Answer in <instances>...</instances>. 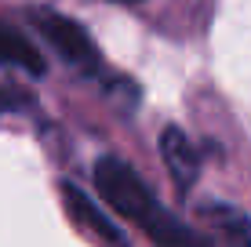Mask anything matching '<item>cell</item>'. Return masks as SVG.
Returning a JSON list of instances; mask_svg holds the SVG:
<instances>
[{
  "mask_svg": "<svg viewBox=\"0 0 251 247\" xmlns=\"http://www.w3.org/2000/svg\"><path fill=\"white\" fill-rule=\"evenodd\" d=\"M207 215H211V222L219 225L237 247H251V218L244 215V211L226 207V203H211V207H207Z\"/></svg>",
  "mask_w": 251,
  "mask_h": 247,
  "instance_id": "cell-6",
  "label": "cell"
},
{
  "mask_svg": "<svg viewBox=\"0 0 251 247\" xmlns=\"http://www.w3.org/2000/svg\"><path fill=\"white\" fill-rule=\"evenodd\" d=\"M95 185L117 215L135 222L157 247H207L201 233H193L189 225H182L175 215H168L160 207V200L150 193V185L120 157H102L95 164Z\"/></svg>",
  "mask_w": 251,
  "mask_h": 247,
  "instance_id": "cell-1",
  "label": "cell"
},
{
  "mask_svg": "<svg viewBox=\"0 0 251 247\" xmlns=\"http://www.w3.org/2000/svg\"><path fill=\"white\" fill-rule=\"evenodd\" d=\"M160 157H164V164H168V171H171V182H175L178 193L186 197L189 185H193L197 175H201V153H197V146L186 138L182 127H164Z\"/></svg>",
  "mask_w": 251,
  "mask_h": 247,
  "instance_id": "cell-4",
  "label": "cell"
},
{
  "mask_svg": "<svg viewBox=\"0 0 251 247\" xmlns=\"http://www.w3.org/2000/svg\"><path fill=\"white\" fill-rule=\"evenodd\" d=\"M117 4H135V0H117Z\"/></svg>",
  "mask_w": 251,
  "mask_h": 247,
  "instance_id": "cell-8",
  "label": "cell"
},
{
  "mask_svg": "<svg viewBox=\"0 0 251 247\" xmlns=\"http://www.w3.org/2000/svg\"><path fill=\"white\" fill-rule=\"evenodd\" d=\"M33 25H37L40 37H44L66 62H73L76 69L95 73L102 66L99 47H95V40L88 37V29H84L80 22L66 19V15H58V11H37V15H33Z\"/></svg>",
  "mask_w": 251,
  "mask_h": 247,
  "instance_id": "cell-2",
  "label": "cell"
},
{
  "mask_svg": "<svg viewBox=\"0 0 251 247\" xmlns=\"http://www.w3.org/2000/svg\"><path fill=\"white\" fill-rule=\"evenodd\" d=\"M15 106H19V95L7 91V88H0V113H4V109H15Z\"/></svg>",
  "mask_w": 251,
  "mask_h": 247,
  "instance_id": "cell-7",
  "label": "cell"
},
{
  "mask_svg": "<svg viewBox=\"0 0 251 247\" xmlns=\"http://www.w3.org/2000/svg\"><path fill=\"white\" fill-rule=\"evenodd\" d=\"M62 200H66L69 215L76 218V225H84L91 236H99V240L106 244V247H127L124 229H120L109 215H102L99 203H95L88 193H84V185H76V182H62Z\"/></svg>",
  "mask_w": 251,
  "mask_h": 247,
  "instance_id": "cell-3",
  "label": "cell"
},
{
  "mask_svg": "<svg viewBox=\"0 0 251 247\" xmlns=\"http://www.w3.org/2000/svg\"><path fill=\"white\" fill-rule=\"evenodd\" d=\"M0 66H15V69H25L33 76L44 73V58H40V51L33 47L22 33L7 29V25H0Z\"/></svg>",
  "mask_w": 251,
  "mask_h": 247,
  "instance_id": "cell-5",
  "label": "cell"
}]
</instances>
